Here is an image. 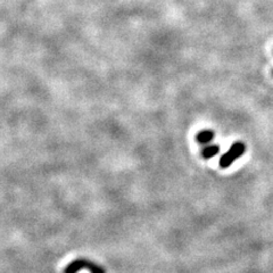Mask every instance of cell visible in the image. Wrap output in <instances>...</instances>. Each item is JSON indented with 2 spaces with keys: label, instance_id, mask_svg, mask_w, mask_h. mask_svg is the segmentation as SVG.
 Returning a JSON list of instances; mask_svg holds the SVG:
<instances>
[{
  "label": "cell",
  "instance_id": "obj_5",
  "mask_svg": "<svg viewBox=\"0 0 273 273\" xmlns=\"http://www.w3.org/2000/svg\"><path fill=\"white\" fill-rule=\"evenodd\" d=\"M272 73H273V72H272Z\"/></svg>",
  "mask_w": 273,
  "mask_h": 273
},
{
  "label": "cell",
  "instance_id": "obj_4",
  "mask_svg": "<svg viewBox=\"0 0 273 273\" xmlns=\"http://www.w3.org/2000/svg\"><path fill=\"white\" fill-rule=\"evenodd\" d=\"M220 152V146L219 145H207L202 149V157L205 160L213 159Z\"/></svg>",
  "mask_w": 273,
  "mask_h": 273
},
{
  "label": "cell",
  "instance_id": "obj_3",
  "mask_svg": "<svg viewBox=\"0 0 273 273\" xmlns=\"http://www.w3.org/2000/svg\"><path fill=\"white\" fill-rule=\"evenodd\" d=\"M214 137H215L214 131L206 129V130H202L197 133L196 141L200 143V145H210Z\"/></svg>",
  "mask_w": 273,
  "mask_h": 273
},
{
  "label": "cell",
  "instance_id": "obj_1",
  "mask_svg": "<svg viewBox=\"0 0 273 273\" xmlns=\"http://www.w3.org/2000/svg\"><path fill=\"white\" fill-rule=\"evenodd\" d=\"M246 150V146L242 141H236L232 143V146L230 147V149L225 152L224 155L221 156L220 159V166L222 169H226L231 166L236 160H238L239 157H242L243 154Z\"/></svg>",
  "mask_w": 273,
  "mask_h": 273
},
{
  "label": "cell",
  "instance_id": "obj_2",
  "mask_svg": "<svg viewBox=\"0 0 273 273\" xmlns=\"http://www.w3.org/2000/svg\"><path fill=\"white\" fill-rule=\"evenodd\" d=\"M82 269H88L90 273H106L104 267L97 265L96 263L87 260H76L69 263L65 267L64 273H77Z\"/></svg>",
  "mask_w": 273,
  "mask_h": 273
}]
</instances>
